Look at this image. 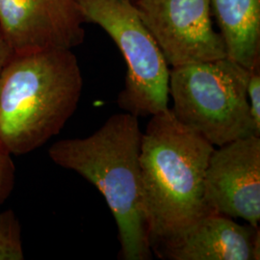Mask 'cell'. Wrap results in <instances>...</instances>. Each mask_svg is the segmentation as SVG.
Here are the masks:
<instances>
[{
	"mask_svg": "<svg viewBox=\"0 0 260 260\" xmlns=\"http://www.w3.org/2000/svg\"><path fill=\"white\" fill-rule=\"evenodd\" d=\"M205 199L212 212L259 228L260 137L214 148L205 170Z\"/></svg>",
	"mask_w": 260,
	"mask_h": 260,
	"instance_id": "cell-8",
	"label": "cell"
},
{
	"mask_svg": "<svg viewBox=\"0 0 260 260\" xmlns=\"http://www.w3.org/2000/svg\"><path fill=\"white\" fill-rule=\"evenodd\" d=\"M22 259L21 226L16 213L8 209L0 213V260Z\"/></svg>",
	"mask_w": 260,
	"mask_h": 260,
	"instance_id": "cell-11",
	"label": "cell"
},
{
	"mask_svg": "<svg viewBox=\"0 0 260 260\" xmlns=\"http://www.w3.org/2000/svg\"><path fill=\"white\" fill-rule=\"evenodd\" d=\"M16 183V167L12 154L0 145V205L14 190Z\"/></svg>",
	"mask_w": 260,
	"mask_h": 260,
	"instance_id": "cell-13",
	"label": "cell"
},
{
	"mask_svg": "<svg viewBox=\"0 0 260 260\" xmlns=\"http://www.w3.org/2000/svg\"><path fill=\"white\" fill-rule=\"evenodd\" d=\"M247 95L253 134L260 137V64L250 70Z\"/></svg>",
	"mask_w": 260,
	"mask_h": 260,
	"instance_id": "cell-12",
	"label": "cell"
},
{
	"mask_svg": "<svg viewBox=\"0 0 260 260\" xmlns=\"http://www.w3.org/2000/svg\"><path fill=\"white\" fill-rule=\"evenodd\" d=\"M83 88L72 49L13 53L0 75V145L23 155L58 135Z\"/></svg>",
	"mask_w": 260,
	"mask_h": 260,
	"instance_id": "cell-3",
	"label": "cell"
},
{
	"mask_svg": "<svg viewBox=\"0 0 260 260\" xmlns=\"http://www.w3.org/2000/svg\"><path fill=\"white\" fill-rule=\"evenodd\" d=\"M259 245V228L209 212L156 251L171 260H258Z\"/></svg>",
	"mask_w": 260,
	"mask_h": 260,
	"instance_id": "cell-9",
	"label": "cell"
},
{
	"mask_svg": "<svg viewBox=\"0 0 260 260\" xmlns=\"http://www.w3.org/2000/svg\"><path fill=\"white\" fill-rule=\"evenodd\" d=\"M250 70L225 57L170 70L177 121L214 147L253 135L247 86Z\"/></svg>",
	"mask_w": 260,
	"mask_h": 260,
	"instance_id": "cell-4",
	"label": "cell"
},
{
	"mask_svg": "<svg viewBox=\"0 0 260 260\" xmlns=\"http://www.w3.org/2000/svg\"><path fill=\"white\" fill-rule=\"evenodd\" d=\"M84 22L76 0H0V34L15 54L73 49Z\"/></svg>",
	"mask_w": 260,
	"mask_h": 260,
	"instance_id": "cell-7",
	"label": "cell"
},
{
	"mask_svg": "<svg viewBox=\"0 0 260 260\" xmlns=\"http://www.w3.org/2000/svg\"><path fill=\"white\" fill-rule=\"evenodd\" d=\"M215 147L177 121L168 108L151 116L142 135L143 213L152 251H158L212 212L205 175Z\"/></svg>",
	"mask_w": 260,
	"mask_h": 260,
	"instance_id": "cell-1",
	"label": "cell"
},
{
	"mask_svg": "<svg viewBox=\"0 0 260 260\" xmlns=\"http://www.w3.org/2000/svg\"><path fill=\"white\" fill-rule=\"evenodd\" d=\"M76 2L85 21L103 28L123 56L126 75L124 87L117 100L119 107L137 118L166 111L169 108V65L132 1Z\"/></svg>",
	"mask_w": 260,
	"mask_h": 260,
	"instance_id": "cell-5",
	"label": "cell"
},
{
	"mask_svg": "<svg viewBox=\"0 0 260 260\" xmlns=\"http://www.w3.org/2000/svg\"><path fill=\"white\" fill-rule=\"evenodd\" d=\"M142 135L138 118L124 112L109 117L88 137L60 140L48 149L56 165L77 173L104 197L117 223L124 260L152 256L142 204Z\"/></svg>",
	"mask_w": 260,
	"mask_h": 260,
	"instance_id": "cell-2",
	"label": "cell"
},
{
	"mask_svg": "<svg viewBox=\"0 0 260 260\" xmlns=\"http://www.w3.org/2000/svg\"><path fill=\"white\" fill-rule=\"evenodd\" d=\"M226 57L251 70L260 64V0H210Z\"/></svg>",
	"mask_w": 260,
	"mask_h": 260,
	"instance_id": "cell-10",
	"label": "cell"
},
{
	"mask_svg": "<svg viewBox=\"0 0 260 260\" xmlns=\"http://www.w3.org/2000/svg\"><path fill=\"white\" fill-rule=\"evenodd\" d=\"M12 54H13V52H12L11 48L8 47V45L6 44V42L4 41V39L0 34V75H1V72L4 68V66L6 65L7 61L9 60Z\"/></svg>",
	"mask_w": 260,
	"mask_h": 260,
	"instance_id": "cell-14",
	"label": "cell"
},
{
	"mask_svg": "<svg viewBox=\"0 0 260 260\" xmlns=\"http://www.w3.org/2000/svg\"><path fill=\"white\" fill-rule=\"evenodd\" d=\"M133 5L172 68L226 57L214 30L210 0H137Z\"/></svg>",
	"mask_w": 260,
	"mask_h": 260,
	"instance_id": "cell-6",
	"label": "cell"
}]
</instances>
